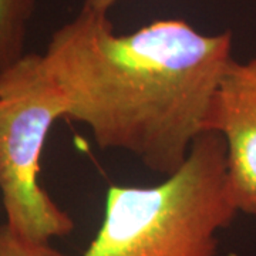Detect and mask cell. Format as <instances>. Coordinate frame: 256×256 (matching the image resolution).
<instances>
[{
	"label": "cell",
	"instance_id": "obj_1",
	"mask_svg": "<svg viewBox=\"0 0 256 256\" xmlns=\"http://www.w3.org/2000/svg\"><path fill=\"white\" fill-rule=\"evenodd\" d=\"M230 30L205 34L180 18L117 34L107 13L78 12L42 54L66 101V118L101 150L136 156L164 176L205 132L212 96L232 57Z\"/></svg>",
	"mask_w": 256,
	"mask_h": 256
},
{
	"label": "cell",
	"instance_id": "obj_2",
	"mask_svg": "<svg viewBox=\"0 0 256 256\" xmlns=\"http://www.w3.org/2000/svg\"><path fill=\"white\" fill-rule=\"evenodd\" d=\"M238 214L225 141L204 132L164 181L111 185L100 228L82 256H216L220 232Z\"/></svg>",
	"mask_w": 256,
	"mask_h": 256
},
{
	"label": "cell",
	"instance_id": "obj_3",
	"mask_svg": "<svg viewBox=\"0 0 256 256\" xmlns=\"http://www.w3.org/2000/svg\"><path fill=\"white\" fill-rule=\"evenodd\" d=\"M66 101L43 57L26 53L0 73V192L6 225L22 238L50 242L74 230L73 218L40 185V156Z\"/></svg>",
	"mask_w": 256,
	"mask_h": 256
},
{
	"label": "cell",
	"instance_id": "obj_4",
	"mask_svg": "<svg viewBox=\"0 0 256 256\" xmlns=\"http://www.w3.org/2000/svg\"><path fill=\"white\" fill-rule=\"evenodd\" d=\"M205 132L224 138L235 205L256 216V57L228 64L212 96Z\"/></svg>",
	"mask_w": 256,
	"mask_h": 256
},
{
	"label": "cell",
	"instance_id": "obj_5",
	"mask_svg": "<svg viewBox=\"0 0 256 256\" xmlns=\"http://www.w3.org/2000/svg\"><path fill=\"white\" fill-rule=\"evenodd\" d=\"M34 0H0V73L24 53Z\"/></svg>",
	"mask_w": 256,
	"mask_h": 256
},
{
	"label": "cell",
	"instance_id": "obj_6",
	"mask_svg": "<svg viewBox=\"0 0 256 256\" xmlns=\"http://www.w3.org/2000/svg\"><path fill=\"white\" fill-rule=\"evenodd\" d=\"M0 256H67L50 242H33L18 236L6 225H0Z\"/></svg>",
	"mask_w": 256,
	"mask_h": 256
},
{
	"label": "cell",
	"instance_id": "obj_7",
	"mask_svg": "<svg viewBox=\"0 0 256 256\" xmlns=\"http://www.w3.org/2000/svg\"><path fill=\"white\" fill-rule=\"evenodd\" d=\"M118 0H84L82 2V8L84 9L94 10V12H98V13H107L108 14V10L117 3Z\"/></svg>",
	"mask_w": 256,
	"mask_h": 256
}]
</instances>
